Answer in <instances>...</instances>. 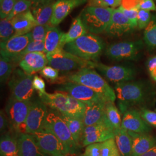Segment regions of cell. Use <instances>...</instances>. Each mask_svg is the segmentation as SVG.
I'll return each mask as SVG.
<instances>
[{
    "instance_id": "cell-8",
    "label": "cell",
    "mask_w": 156,
    "mask_h": 156,
    "mask_svg": "<svg viewBox=\"0 0 156 156\" xmlns=\"http://www.w3.org/2000/svg\"><path fill=\"white\" fill-rule=\"evenodd\" d=\"M33 78V75L24 73L22 69L15 68L8 82L11 97L19 101H31L34 91Z\"/></svg>"
},
{
    "instance_id": "cell-57",
    "label": "cell",
    "mask_w": 156,
    "mask_h": 156,
    "mask_svg": "<svg viewBox=\"0 0 156 156\" xmlns=\"http://www.w3.org/2000/svg\"><path fill=\"white\" fill-rule=\"evenodd\" d=\"M154 1H156V0H154Z\"/></svg>"
},
{
    "instance_id": "cell-49",
    "label": "cell",
    "mask_w": 156,
    "mask_h": 156,
    "mask_svg": "<svg viewBox=\"0 0 156 156\" xmlns=\"http://www.w3.org/2000/svg\"><path fill=\"white\" fill-rule=\"evenodd\" d=\"M142 1V0H122L120 6L125 9L128 10L139 9V5Z\"/></svg>"
},
{
    "instance_id": "cell-17",
    "label": "cell",
    "mask_w": 156,
    "mask_h": 156,
    "mask_svg": "<svg viewBox=\"0 0 156 156\" xmlns=\"http://www.w3.org/2000/svg\"><path fill=\"white\" fill-rule=\"evenodd\" d=\"M122 128L136 133H150L152 128L141 116L140 111L134 108H128L123 113Z\"/></svg>"
},
{
    "instance_id": "cell-50",
    "label": "cell",
    "mask_w": 156,
    "mask_h": 156,
    "mask_svg": "<svg viewBox=\"0 0 156 156\" xmlns=\"http://www.w3.org/2000/svg\"><path fill=\"white\" fill-rule=\"evenodd\" d=\"M139 9L149 11H156L154 0H142L140 4Z\"/></svg>"
},
{
    "instance_id": "cell-56",
    "label": "cell",
    "mask_w": 156,
    "mask_h": 156,
    "mask_svg": "<svg viewBox=\"0 0 156 156\" xmlns=\"http://www.w3.org/2000/svg\"></svg>"
},
{
    "instance_id": "cell-38",
    "label": "cell",
    "mask_w": 156,
    "mask_h": 156,
    "mask_svg": "<svg viewBox=\"0 0 156 156\" xmlns=\"http://www.w3.org/2000/svg\"><path fill=\"white\" fill-rule=\"evenodd\" d=\"M51 26L50 24L37 25L31 31V38L33 41H45L47 32Z\"/></svg>"
},
{
    "instance_id": "cell-2",
    "label": "cell",
    "mask_w": 156,
    "mask_h": 156,
    "mask_svg": "<svg viewBox=\"0 0 156 156\" xmlns=\"http://www.w3.org/2000/svg\"><path fill=\"white\" fill-rule=\"evenodd\" d=\"M66 81L83 84L109 101L114 102L116 100L115 91L93 68H84L72 73L66 78Z\"/></svg>"
},
{
    "instance_id": "cell-33",
    "label": "cell",
    "mask_w": 156,
    "mask_h": 156,
    "mask_svg": "<svg viewBox=\"0 0 156 156\" xmlns=\"http://www.w3.org/2000/svg\"><path fill=\"white\" fill-rule=\"evenodd\" d=\"M15 66L9 60L0 57V82L4 84L9 81Z\"/></svg>"
},
{
    "instance_id": "cell-35",
    "label": "cell",
    "mask_w": 156,
    "mask_h": 156,
    "mask_svg": "<svg viewBox=\"0 0 156 156\" xmlns=\"http://www.w3.org/2000/svg\"><path fill=\"white\" fill-rule=\"evenodd\" d=\"M15 31L13 28L11 21L4 19L0 21V41L1 43L5 42L15 36Z\"/></svg>"
},
{
    "instance_id": "cell-51",
    "label": "cell",
    "mask_w": 156,
    "mask_h": 156,
    "mask_svg": "<svg viewBox=\"0 0 156 156\" xmlns=\"http://www.w3.org/2000/svg\"><path fill=\"white\" fill-rule=\"evenodd\" d=\"M140 156H156V146Z\"/></svg>"
},
{
    "instance_id": "cell-25",
    "label": "cell",
    "mask_w": 156,
    "mask_h": 156,
    "mask_svg": "<svg viewBox=\"0 0 156 156\" xmlns=\"http://www.w3.org/2000/svg\"><path fill=\"white\" fill-rule=\"evenodd\" d=\"M17 139L19 150V156H48L40 151L30 134L19 133Z\"/></svg>"
},
{
    "instance_id": "cell-52",
    "label": "cell",
    "mask_w": 156,
    "mask_h": 156,
    "mask_svg": "<svg viewBox=\"0 0 156 156\" xmlns=\"http://www.w3.org/2000/svg\"><path fill=\"white\" fill-rule=\"evenodd\" d=\"M29 1H31L33 3H34V2H38V1H41V0H29Z\"/></svg>"
},
{
    "instance_id": "cell-24",
    "label": "cell",
    "mask_w": 156,
    "mask_h": 156,
    "mask_svg": "<svg viewBox=\"0 0 156 156\" xmlns=\"http://www.w3.org/2000/svg\"><path fill=\"white\" fill-rule=\"evenodd\" d=\"M11 21L15 31V36L30 33L38 25L31 9L17 15Z\"/></svg>"
},
{
    "instance_id": "cell-55",
    "label": "cell",
    "mask_w": 156,
    "mask_h": 156,
    "mask_svg": "<svg viewBox=\"0 0 156 156\" xmlns=\"http://www.w3.org/2000/svg\"><path fill=\"white\" fill-rule=\"evenodd\" d=\"M2 1V0H0V1Z\"/></svg>"
},
{
    "instance_id": "cell-45",
    "label": "cell",
    "mask_w": 156,
    "mask_h": 156,
    "mask_svg": "<svg viewBox=\"0 0 156 156\" xmlns=\"http://www.w3.org/2000/svg\"><path fill=\"white\" fill-rule=\"evenodd\" d=\"M101 143H95L86 146L83 156H101Z\"/></svg>"
},
{
    "instance_id": "cell-18",
    "label": "cell",
    "mask_w": 156,
    "mask_h": 156,
    "mask_svg": "<svg viewBox=\"0 0 156 156\" xmlns=\"http://www.w3.org/2000/svg\"><path fill=\"white\" fill-rule=\"evenodd\" d=\"M134 28L130 21L119 9H114L105 33L112 37H119L132 32Z\"/></svg>"
},
{
    "instance_id": "cell-9",
    "label": "cell",
    "mask_w": 156,
    "mask_h": 156,
    "mask_svg": "<svg viewBox=\"0 0 156 156\" xmlns=\"http://www.w3.org/2000/svg\"><path fill=\"white\" fill-rule=\"evenodd\" d=\"M144 46L141 39L114 43L106 48L105 55L109 59L117 62L136 60L139 58Z\"/></svg>"
},
{
    "instance_id": "cell-4",
    "label": "cell",
    "mask_w": 156,
    "mask_h": 156,
    "mask_svg": "<svg viewBox=\"0 0 156 156\" xmlns=\"http://www.w3.org/2000/svg\"><path fill=\"white\" fill-rule=\"evenodd\" d=\"M44 129L56 135L64 146L68 156H73L78 154L80 148L73 140L67 123L60 113L51 109L49 110Z\"/></svg>"
},
{
    "instance_id": "cell-16",
    "label": "cell",
    "mask_w": 156,
    "mask_h": 156,
    "mask_svg": "<svg viewBox=\"0 0 156 156\" xmlns=\"http://www.w3.org/2000/svg\"><path fill=\"white\" fill-rule=\"evenodd\" d=\"M32 41L31 33L13 36L5 42L0 44L1 56L12 62L24 50Z\"/></svg>"
},
{
    "instance_id": "cell-48",
    "label": "cell",
    "mask_w": 156,
    "mask_h": 156,
    "mask_svg": "<svg viewBox=\"0 0 156 156\" xmlns=\"http://www.w3.org/2000/svg\"><path fill=\"white\" fill-rule=\"evenodd\" d=\"M146 66L151 78L156 83V56L151 57L147 60Z\"/></svg>"
},
{
    "instance_id": "cell-42",
    "label": "cell",
    "mask_w": 156,
    "mask_h": 156,
    "mask_svg": "<svg viewBox=\"0 0 156 156\" xmlns=\"http://www.w3.org/2000/svg\"><path fill=\"white\" fill-rule=\"evenodd\" d=\"M40 73L41 76L52 82L57 80L59 77V71L49 66L44 67L40 71Z\"/></svg>"
},
{
    "instance_id": "cell-34",
    "label": "cell",
    "mask_w": 156,
    "mask_h": 156,
    "mask_svg": "<svg viewBox=\"0 0 156 156\" xmlns=\"http://www.w3.org/2000/svg\"><path fill=\"white\" fill-rule=\"evenodd\" d=\"M44 52L45 53V41H32L29 43L27 48L22 52L15 57L12 62L16 66L17 64H19L23 58L27 54L31 52Z\"/></svg>"
},
{
    "instance_id": "cell-13",
    "label": "cell",
    "mask_w": 156,
    "mask_h": 156,
    "mask_svg": "<svg viewBox=\"0 0 156 156\" xmlns=\"http://www.w3.org/2000/svg\"><path fill=\"white\" fill-rule=\"evenodd\" d=\"M57 91L66 92L86 105H91L102 101L107 100L101 95L83 84L68 81L60 84Z\"/></svg>"
},
{
    "instance_id": "cell-47",
    "label": "cell",
    "mask_w": 156,
    "mask_h": 156,
    "mask_svg": "<svg viewBox=\"0 0 156 156\" xmlns=\"http://www.w3.org/2000/svg\"><path fill=\"white\" fill-rule=\"evenodd\" d=\"M10 127L9 122L5 110L1 109L0 112V131L1 135L4 134Z\"/></svg>"
},
{
    "instance_id": "cell-53",
    "label": "cell",
    "mask_w": 156,
    "mask_h": 156,
    "mask_svg": "<svg viewBox=\"0 0 156 156\" xmlns=\"http://www.w3.org/2000/svg\"><path fill=\"white\" fill-rule=\"evenodd\" d=\"M0 156H4V155H3V154H1H1H0Z\"/></svg>"
},
{
    "instance_id": "cell-40",
    "label": "cell",
    "mask_w": 156,
    "mask_h": 156,
    "mask_svg": "<svg viewBox=\"0 0 156 156\" xmlns=\"http://www.w3.org/2000/svg\"><path fill=\"white\" fill-rule=\"evenodd\" d=\"M16 0H2L0 1V16L1 19L7 18L11 13Z\"/></svg>"
},
{
    "instance_id": "cell-27",
    "label": "cell",
    "mask_w": 156,
    "mask_h": 156,
    "mask_svg": "<svg viewBox=\"0 0 156 156\" xmlns=\"http://www.w3.org/2000/svg\"><path fill=\"white\" fill-rule=\"evenodd\" d=\"M115 140L121 156H131L133 141L128 131L123 128L115 129Z\"/></svg>"
},
{
    "instance_id": "cell-7",
    "label": "cell",
    "mask_w": 156,
    "mask_h": 156,
    "mask_svg": "<svg viewBox=\"0 0 156 156\" xmlns=\"http://www.w3.org/2000/svg\"><path fill=\"white\" fill-rule=\"evenodd\" d=\"M46 56L48 65L59 71L69 72L84 68H94L95 62L83 60L63 48H58L55 51L46 54Z\"/></svg>"
},
{
    "instance_id": "cell-15",
    "label": "cell",
    "mask_w": 156,
    "mask_h": 156,
    "mask_svg": "<svg viewBox=\"0 0 156 156\" xmlns=\"http://www.w3.org/2000/svg\"><path fill=\"white\" fill-rule=\"evenodd\" d=\"M94 68L97 69L109 81L116 84L130 82L136 75L135 70L133 68L126 66H108L95 62Z\"/></svg>"
},
{
    "instance_id": "cell-12",
    "label": "cell",
    "mask_w": 156,
    "mask_h": 156,
    "mask_svg": "<svg viewBox=\"0 0 156 156\" xmlns=\"http://www.w3.org/2000/svg\"><path fill=\"white\" fill-rule=\"evenodd\" d=\"M45 103L40 98L31 101V105L26 119L25 134H32L42 130L48 113V109Z\"/></svg>"
},
{
    "instance_id": "cell-43",
    "label": "cell",
    "mask_w": 156,
    "mask_h": 156,
    "mask_svg": "<svg viewBox=\"0 0 156 156\" xmlns=\"http://www.w3.org/2000/svg\"><path fill=\"white\" fill-rule=\"evenodd\" d=\"M140 112L146 123L149 126L156 128V112L151 111L146 108H140Z\"/></svg>"
},
{
    "instance_id": "cell-1",
    "label": "cell",
    "mask_w": 156,
    "mask_h": 156,
    "mask_svg": "<svg viewBox=\"0 0 156 156\" xmlns=\"http://www.w3.org/2000/svg\"><path fill=\"white\" fill-rule=\"evenodd\" d=\"M39 95V98L50 109L69 117L83 120L86 104L73 98L66 92L56 91L53 93Z\"/></svg>"
},
{
    "instance_id": "cell-41",
    "label": "cell",
    "mask_w": 156,
    "mask_h": 156,
    "mask_svg": "<svg viewBox=\"0 0 156 156\" xmlns=\"http://www.w3.org/2000/svg\"><path fill=\"white\" fill-rule=\"evenodd\" d=\"M152 15L149 11L139 9L138 15V27L140 30L146 28L151 22Z\"/></svg>"
},
{
    "instance_id": "cell-32",
    "label": "cell",
    "mask_w": 156,
    "mask_h": 156,
    "mask_svg": "<svg viewBox=\"0 0 156 156\" xmlns=\"http://www.w3.org/2000/svg\"><path fill=\"white\" fill-rule=\"evenodd\" d=\"M144 40L149 49H156V14L152 15L151 22L145 29Z\"/></svg>"
},
{
    "instance_id": "cell-11",
    "label": "cell",
    "mask_w": 156,
    "mask_h": 156,
    "mask_svg": "<svg viewBox=\"0 0 156 156\" xmlns=\"http://www.w3.org/2000/svg\"><path fill=\"white\" fill-rule=\"evenodd\" d=\"M40 151L48 156H68L62 142L48 130H42L30 134Z\"/></svg>"
},
{
    "instance_id": "cell-29",
    "label": "cell",
    "mask_w": 156,
    "mask_h": 156,
    "mask_svg": "<svg viewBox=\"0 0 156 156\" xmlns=\"http://www.w3.org/2000/svg\"><path fill=\"white\" fill-rule=\"evenodd\" d=\"M0 153L5 156H19L17 137L9 133L2 134L0 139Z\"/></svg>"
},
{
    "instance_id": "cell-37",
    "label": "cell",
    "mask_w": 156,
    "mask_h": 156,
    "mask_svg": "<svg viewBox=\"0 0 156 156\" xmlns=\"http://www.w3.org/2000/svg\"><path fill=\"white\" fill-rule=\"evenodd\" d=\"M32 5L33 2L29 0H16L11 13L6 19L11 20L13 17L17 15L30 10Z\"/></svg>"
},
{
    "instance_id": "cell-36",
    "label": "cell",
    "mask_w": 156,
    "mask_h": 156,
    "mask_svg": "<svg viewBox=\"0 0 156 156\" xmlns=\"http://www.w3.org/2000/svg\"><path fill=\"white\" fill-rule=\"evenodd\" d=\"M101 156H121L115 138L101 142Z\"/></svg>"
},
{
    "instance_id": "cell-20",
    "label": "cell",
    "mask_w": 156,
    "mask_h": 156,
    "mask_svg": "<svg viewBox=\"0 0 156 156\" xmlns=\"http://www.w3.org/2000/svg\"><path fill=\"white\" fill-rule=\"evenodd\" d=\"M48 64L46 54L44 52H31L27 54L19 63L24 73L33 75L41 71Z\"/></svg>"
},
{
    "instance_id": "cell-44",
    "label": "cell",
    "mask_w": 156,
    "mask_h": 156,
    "mask_svg": "<svg viewBox=\"0 0 156 156\" xmlns=\"http://www.w3.org/2000/svg\"><path fill=\"white\" fill-rule=\"evenodd\" d=\"M120 11L122 12L130 21L133 27L134 28L138 27V15L139 9H125L122 8L120 6L118 8Z\"/></svg>"
},
{
    "instance_id": "cell-14",
    "label": "cell",
    "mask_w": 156,
    "mask_h": 156,
    "mask_svg": "<svg viewBox=\"0 0 156 156\" xmlns=\"http://www.w3.org/2000/svg\"><path fill=\"white\" fill-rule=\"evenodd\" d=\"M112 138H115L114 129L108 120H105L85 127L82 146L86 147L92 144L101 143Z\"/></svg>"
},
{
    "instance_id": "cell-54",
    "label": "cell",
    "mask_w": 156,
    "mask_h": 156,
    "mask_svg": "<svg viewBox=\"0 0 156 156\" xmlns=\"http://www.w3.org/2000/svg\"><path fill=\"white\" fill-rule=\"evenodd\" d=\"M83 156V155H80V156Z\"/></svg>"
},
{
    "instance_id": "cell-30",
    "label": "cell",
    "mask_w": 156,
    "mask_h": 156,
    "mask_svg": "<svg viewBox=\"0 0 156 156\" xmlns=\"http://www.w3.org/2000/svg\"><path fill=\"white\" fill-rule=\"evenodd\" d=\"M64 33L57 27L50 26L45 39V53H49L60 48V41Z\"/></svg>"
},
{
    "instance_id": "cell-39",
    "label": "cell",
    "mask_w": 156,
    "mask_h": 156,
    "mask_svg": "<svg viewBox=\"0 0 156 156\" xmlns=\"http://www.w3.org/2000/svg\"><path fill=\"white\" fill-rule=\"evenodd\" d=\"M122 0H89L88 6L115 8L122 4Z\"/></svg>"
},
{
    "instance_id": "cell-6",
    "label": "cell",
    "mask_w": 156,
    "mask_h": 156,
    "mask_svg": "<svg viewBox=\"0 0 156 156\" xmlns=\"http://www.w3.org/2000/svg\"><path fill=\"white\" fill-rule=\"evenodd\" d=\"M113 9L87 6L80 15L87 31L93 34L105 31L111 20Z\"/></svg>"
},
{
    "instance_id": "cell-3",
    "label": "cell",
    "mask_w": 156,
    "mask_h": 156,
    "mask_svg": "<svg viewBox=\"0 0 156 156\" xmlns=\"http://www.w3.org/2000/svg\"><path fill=\"white\" fill-rule=\"evenodd\" d=\"M104 48V40L95 34L89 33L67 44L63 49L85 60L97 62Z\"/></svg>"
},
{
    "instance_id": "cell-19",
    "label": "cell",
    "mask_w": 156,
    "mask_h": 156,
    "mask_svg": "<svg viewBox=\"0 0 156 156\" xmlns=\"http://www.w3.org/2000/svg\"><path fill=\"white\" fill-rule=\"evenodd\" d=\"M87 1V0H57L53 6L50 25L57 27L74 8L83 5Z\"/></svg>"
},
{
    "instance_id": "cell-58",
    "label": "cell",
    "mask_w": 156,
    "mask_h": 156,
    "mask_svg": "<svg viewBox=\"0 0 156 156\" xmlns=\"http://www.w3.org/2000/svg\"></svg>"
},
{
    "instance_id": "cell-28",
    "label": "cell",
    "mask_w": 156,
    "mask_h": 156,
    "mask_svg": "<svg viewBox=\"0 0 156 156\" xmlns=\"http://www.w3.org/2000/svg\"><path fill=\"white\" fill-rule=\"evenodd\" d=\"M61 116L67 123V126L73 135V140H75L78 146L81 148L82 147V142L84 129L85 128L83 120L78 118L69 117L62 115H61Z\"/></svg>"
},
{
    "instance_id": "cell-46",
    "label": "cell",
    "mask_w": 156,
    "mask_h": 156,
    "mask_svg": "<svg viewBox=\"0 0 156 156\" xmlns=\"http://www.w3.org/2000/svg\"><path fill=\"white\" fill-rule=\"evenodd\" d=\"M33 85L34 89L37 90L38 92V94H44L46 93L45 91L46 85L45 82L39 76L37 75L34 76Z\"/></svg>"
},
{
    "instance_id": "cell-23",
    "label": "cell",
    "mask_w": 156,
    "mask_h": 156,
    "mask_svg": "<svg viewBox=\"0 0 156 156\" xmlns=\"http://www.w3.org/2000/svg\"><path fill=\"white\" fill-rule=\"evenodd\" d=\"M109 101H100L91 105H86L83 123L85 127L107 120L105 108Z\"/></svg>"
},
{
    "instance_id": "cell-26",
    "label": "cell",
    "mask_w": 156,
    "mask_h": 156,
    "mask_svg": "<svg viewBox=\"0 0 156 156\" xmlns=\"http://www.w3.org/2000/svg\"><path fill=\"white\" fill-rule=\"evenodd\" d=\"M87 30L80 16L73 20L71 27L67 33H64L62 36L60 44V48H64V46L72 42L87 34Z\"/></svg>"
},
{
    "instance_id": "cell-5",
    "label": "cell",
    "mask_w": 156,
    "mask_h": 156,
    "mask_svg": "<svg viewBox=\"0 0 156 156\" xmlns=\"http://www.w3.org/2000/svg\"><path fill=\"white\" fill-rule=\"evenodd\" d=\"M116 97L119 100V108L122 113L128 106L142 104L148 95L147 87L140 82H126L115 85Z\"/></svg>"
},
{
    "instance_id": "cell-31",
    "label": "cell",
    "mask_w": 156,
    "mask_h": 156,
    "mask_svg": "<svg viewBox=\"0 0 156 156\" xmlns=\"http://www.w3.org/2000/svg\"><path fill=\"white\" fill-rule=\"evenodd\" d=\"M105 114L108 122L111 124L112 128L117 129L122 128L121 115L119 110L114 104V102L108 101L105 108Z\"/></svg>"
},
{
    "instance_id": "cell-22",
    "label": "cell",
    "mask_w": 156,
    "mask_h": 156,
    "mask_svg": "<svg viewBox=\"0 0 156 156\" xmlns=\"http://www.w3.org/2000/svg\"><path fill=\"white\" fill-rule=\"evenodd\" d=\"M55 0H41L33 3L31 11L38 25L50 24Z\"/></svg>"
},
{
    "instance_id": "cell-21",
    "label": "cell",
    "mask_w": 156,
    "mask_h": 156,
    "mask_svg": "<svg viewBox=\"0 0 156 156\" xmlns=\"http://www.w3.org/2000/svg\"><path fill=\"white\" fill-rule=\"evenodd\" d=\"M133 141L131 156H140L156 146V137L145 133L128 131Z\"/></svg>"
},
{
    "instance_id": "cell-10",
    "label": "cell",
    "mask_w": 156,
    "mask_h": 156,
    "mask_svg": "<svg viewBox=\"0 0 156 156\" xmlns=\"http://www.w3.org/2000/svg\"><path fill=\"white\" fill-rule=\"evenodd\" d=\"M31 101L17 100L10 97L6 105V113L8 118L10 127L16 133H24V126Z\"/></svg>"
}]
</instances>
